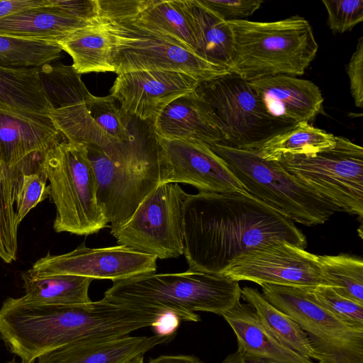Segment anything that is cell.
<instances>
[{
    "label": "cell",
    "mask_w": 363,
    "mask_h": 363,
    "mask_svg": "<svg viewBox=\"0 0 363 363\" xmlns=\"http://www.w3.org/2000/svg\"><path fill=\"white\" fill-rule=\"evenodd\" d=\"M182 213L190 271L221 274L242 254L275 240L306 246L292 220L246 192L188 194Z\"/></svg>",
    "instance_id": "cell-1"
},
{
    "label": "cell",
    "mask_w": 363,
    "mask_h": 363,
    "mask_svg": "<svg viewBox=\"0 0 363 363\" xmlns=\"http://www.w3.org/2000/svg\"><path fill=\"white\" fill-rule=\"evenodd\" d=\"M159 315L147 308L120 305L102 298L82 304L32 303L8 298L0 309V335L23 363L80 340L127 335L153 327Z\"/></svg>",
    "instance_id": "cell-2"
},
{
    "label": "cell",
    "mask_w": 363,
    "mask_h": 363,
    "mask_svg": "<svg viewBox=\"0 0 363 363\" xmlns=\"http://www.w3.org/2000/svg\"><path fill=\"white\" fill-rule=\"evenodd\" d=\"M124 114L127 135L107 147L87 145L97 183L99 203L111 233L130 218L142 201L170 172L154 129V121Z\"/></svg>",
    "instance_id": "cell-3"
},
{
    "label": "cell",
    "mask_w": 363,
    "mask_h": 363,
    "mask_svg": "<svg viewBox=\"0 0 363 363\" xmlns=\"http://www.w3.org/2000/svg\"><path fill=\"white\" fill-rule=\"evenodd\" d=\"M239 281L220 274L187 270L148 274L113 281L104 298L137 308L157 309L181 320L198 322L196 311L223 316L240 301Z\"/></svg>",
    "instance_id": "cell-4"
},
{
    "label": "cell",
    "mask_w": 363,
    "mask_h": 363,
    "mask_svg": "<svg viewBox=\"0 0 363 363\" xmlns=\"http://www.w3.org/2000/svg\"><path fill=\"white\" fill-rule=\"evenodd\" d=\"M234 54L229 69L248 82L276 75H302L318 45L309 22L299 16L270 22H228Z\"/></svg>",
    "instance_id": "cell-5"
},
{
    "label": "cell",
    "mask_w": 363,
    "mask_h": 363,
    "mask_svg": "<svg viewBox=\"0 0 363 363\" xmlns=\"http://www.w3.org/2000/svg\"><path fill=\"white\" fill-rule=\"evenodd\" d=\"M39 166L50 183L57 233L89 235L108 226L98 201V183L86 145L60 141L43 154Z\"/></svg>",
    "instance_id": "cell-6"
},
{
    "label": "cell",
    "mask_w": 363,
    "mask_h": 363,
    "mask_svg": "<svg viewBox=\"0 0 363 363\" xmlns=\"http://www.w3.org/2000/svg\"><path fill=\"white\" fill-rule=\"evenodd\" d=\"M227 164L245 191L293 222L323 224L339 211L335 206L257 151L208 145ZM340 212V211H339Z\"/></svg>",
    "instance_id": "cell-7"
},
{
    "label": "cell",
    "mask_w": 363,
    "mask_h": 363,
    "mask_svg": "<svg viewBox=\"0 0 363 363\" xmlns=\"http://www.w3.org/2000/svg\"><path fill=\"white\" fill-rule=\"evenodd\" d=\"M195 93L220 130L221 145L257 151L295 124L269 113L250 82L228 72L199 82Z\"/></svg>",
    "instance_id": "cell-8"
},
{
    "label": "cell",
    "mask_w": 363,
    "mask_h": 363,
    "mask_svg": "<svg viewBox=\"0 0 363 363\" xmlns=\"http://www.w3.org/2000/svg\"><path fill=\"white\" fill-rule=\"evenodd\" d=\"M277 162L290 174L329 201L340 212L363 217V148L342 136L311 155L281 156Z\"/></svg>",
    "instance_id": "cell-9"
},
{
    "label": "cell",
    "mask_w": 363,
    "mask_h": 363,
    "mask_svg": "<svg viewBox=\"0 0 363 363\" xmlns=\"http://www.w3.org/2000/svg\"><path fill=\"white\" fill-rule=\"evenodd\" d=\"M102 19L111 38L112 63L117 74L150 70L176 72L201 82L229 72L128 20Z\"/></svg>",
    "instance_id": "cell-10"
},
{
    "label": "cell",
    "mask_w": 363,
    "mask_h": 363,
    "mask_svg": "<svg viewBox=\"0 0 363 363\" xmlns=\"http://www.w3.org/2000/svg\"><path fill=\"white\" fill-rule=\"evenodd\" d=\"M261 286L262 296L304 331L319 363H363V328L347 325L313 301L306 288Z\"/></svg>",
    "instance_id": "cell-11"
},
{
    "label": "cell",
    "mask_w": 363,
    "mask_h": 363,
    "mask_svg": "<svg viewBox=\"0 0 363 363\" xmlns=\"http://www.w3.org/2000/svg\"><path fill=\"white\" fill-rule=\"evenodd\" d=\"M187 195L176 183L157 186L128 221L111 233L118 245L162 259L183 255L182 212Z\"/></svg>",
    "instance_id": "cell-12"
},
{
    "label": "cell",
    "mask_w": 363,
    "mask_h": 363,
    "mask_svg": "<svg viewBox=\"0 0 363 363\" xmlns=\"http://www.w3.org/2000/svg\"><path fill=\"white\" fill-rule=\"evenodd\" d=\"M237 281L311 288L323 285L318 255L284 240L247 251L221 274Z\"/></svg>",
    "instance_id": "cell-13"
},
{
    "label": "cell",
    "mask_w": 363,
    "mask_h": 363,
    "mask_svg": "<svg viewBox=\"0 0 363 363\" xmlns=\"http://www.w3.org/2000/svg\"><path fill=\"white\" fill-rule=\"evenodd\" d=\"M157 259L123 245L89 248L82 243L65 254L48 253L26 272L38 277L68 274L113 281L156 273Z\"/></svg>",
    "instance_id": "cell-14"
},
{
    "label": "cell",
    "mask_w": 363,
    "mask_h": 363,
    "mask_svg": "<svg viewBox=\"0 0 363 363\" xmlns=\"http://www.w3.org/2000/svg\"><path fill=\"white\" fill-rule=\"evenodd\" d=\"M198 82L180 72L136 71L118 74L111 95L125 115L140 121H155L176 99L194 91Z\"/></svg>",
    "instance_id": "cell-15"
},
{
    "label": "cell",
    "mask_w": 363,
    "mask_h": 363,
    "mask_svg": "<svg viewBox=\"0 0 363 363\" xmlns=\"http://www.w3.org/2000/svg\"><path fill=\"white\" fill-rule=\"evenodd\" d=\"M60 136L49 116L0 105V163L6 167L38 172Z\"/></svg>",
    "instance_id": "cell-16"
},
{
    "label": "cell",
    "mask_w": 363,
    "mask_h": 363,
    "mask_svg": "<svg viewBox=\"0 0 363 363\" xmlns=\"http://www.w3.org/2000/svg\"><path fill=\"white\" fill-rule=\"evenodd\" d=\"M157 137L170 169L164 183L188 184L199 192H246L225 162L208 145Z\"/></svg>",
    "instance_id": "cell-17"
},
{
    "label": "cell",
    "mask_w": 363,
    "mask_h": 363,
    "mask_svg": "<svg viewBox=\"0 0 363 363\" xmlns=\"http://www.w3.org/2000/svg\"><path fill=\"white\" fill-rule=\"evenodd\" d=\"M249 82L269 113L277 118L311 123L321 112L324 99L311 81L281 74Z\"/></svg>",
    "instance_id": "cell-18"
},
{
    "label": "cell",
    "mask_w": 363,
    "mask_h": 363,
    "mask_svg": "<svg viewBox=\"0 0 363 363\" xmlns=\"http://www.w3.org/2000/svg\"><path fill=\"white\" fill-rule=\"evenodd\" d=\"M174 334L129 335L74 342L41 356L38 363H125L174 339Z\"/></svg>",
    "instance_id": "cell-19"
},
{
    "label": "cell",
    "mask_w": 363,
    "mask_h": 363,
    "mask_svg": "<svg viewBox=\"0 0 363 363\" xmlns=\"http://www.w3.org/2000/svg\"><path fill=\"white\" fill-rule=\"evenodd\" d=\"M223 317L236 336L237 350L245 357L267 363H315L281 344L248 303L240 301Z\"/></svg>",
    "instance_id": "cell-20"
},
{
    "label": "cell",
    "mask_w": 363,
    "mask_h": 363,
    "mask_svg": "<svg viewBox=\"0 0 363 363\" xmlns=\"http://www.w3.org/2000/svg\"><path fill=\"white\" fill-rule=\"evenodd\" d=\"M194 91L176 99L162 110L153 122L155 132L170 140L222 144L220 130Z\"/></svg>",
    "instance_id": "cell-21"
},
{
    "label": "cell",
    "mask_w": 363,
    "mask_h": 363,
    "mask_svg": "<svg viewBox=\"0 0 363 363\" xmlns=\"http://www.w3.org/2000/svg\"><path fill=\"white\" fill-rule=\"evenodd\" d=\"M196 42V54L229 71L234 40L229 23L200 0H179Z\"/></svg>",
    "instance_id": "cell-22"
},
{
    "label": "cell",
    "mask_w": 363,
    "mask_h": 363,
    "mask_svg": "<svg viewBox=\"0 0 363 363\" xmlns=\"http://www.w3.org/2000/svg\"><path fill=\"white\" fill-rule=\"evenodd\" d=\"M65 15L48 4L0 18V35L57 43L89 24Z\"/></svg>",
    "instance_id": "cell-23"
},
{
    "label": "cell",
    "mask_w": 363,
    "mask_h": 363,
    "mask_svg": "<svg viewBox=\"0 0 363 363\" xmlns=\"http://www.w3.org/2000/svg\"><path fill=\"white\" fill-rule=\"evenodd\" d=\"M57 43L71 56L72 67L81 75L115 72L111 38L104 21L99 16Z\"/></svg>",
    "instance_id": "cell-24"
},
{
    "label": "cell",
    "mask_w": 363,
    "mask_h": 363,
    "mask_svg": "<svg viewBox=\"0 0 363 363\" xmlns=\"http://www.w3.org/2000/svg\"><path fill=\"white\" fill-rule=\"evenodd\" d=\"M0 105L50 116L52 107L39 67L0 66Z\"/></svg>",
    "instance_id": "cell-25"
},
{
    "label": "cell",
    "mask_w": 363,
    "mask_h": 363,
    "mask_svg": "<svg viewBox=\"0 0 363 363\" xmlns=\"http://www.w3.org/2000/svg\"><path fill=\"white\" fill-rule=\"evenodd\" d=\"M25 295L32 303L48 305L82 304L91 302L89 289L91 278L68 274L38 277L22 274Z\"/></svg>",
    "instance_id": "cell-26"
},
{
    "label": "cell",
    "mask_w": 363,
    "mask_h": 363,
    "mask_svg": "<svg viewBox=\"0 0 363 363\" xmlns=\"http://www.w3.org/2000/svg\"><path fill=\"white\" fill-rule=\"evenodd\" d=\"M241 297L255 310L262 325L284 345L299 354L318 361V357L299 325L271 304L255 288L241 289Z\"/></svg>",
    "instance_id": "cell-27"
},
{
    "label": "cell",
    "mask_w": 363,
    "mask_h": 363,
    "mask_svg": "<svg viewBox=\"0 0 363 363\" xmlns=\"http://www.w3.org/2000/svg\"><path fill=\"white\" fill-rule=\"evenodd\" d=\"M125 20L196 53V42L179 0H151L140 14Z\"/></svg>",
    "instance_id": "cell-28"
},
{
    "label": "cell",
    "mask_w": 363,
    "mask_h": 363,
    "mask_svg": "<svg viewBox=\"0 0 363 363\" xmlns=\"http://www.w3.org/2000/svg\"><path fill=\"white\" fill-rule=\"evenodd\" d=\"M335 143V135L310 123L300 122L270 138L257 152L267 160L277 161L286 155H315L331 147Z\"/></svg>",
    "instance_id": "cell-29"
},
{
    "label": "cell",
    "mask_w": 363,
    "mask_h": 363,
    "mask_svg": "<svg viewBox=\"0 0 363 363\" xmlns=\"http://www.w3.org/2000/svg\"><path fill=\"white\" fill-rule=\"evenodd\" d=\"M23 169H9L0 163V258L6 263L16 259L18 223L16 201Z\"/></svg>",
    "instance_id": "cell-30"
},
{
    "label": "cell",
    "mask_w": 363,
    "mask_h": 363,
    "mask_svg": "<svg viewBox=\"0 0 363 363\" xmlns=\"http://www.w3.org/2000/svg\"><path fill=\"white\" fill-rule=\"evenodd\" d=\"M50 117L56 129L67 141L101 148L120 141L100 128L89 114L85 102L53 108Z\"/></svg>",
    "instance_id": "cell-31"
},
{
    "label": "cell",
    "mask_w": 363,
    "mask_h": 363,
    "mask_svg": "<svg viewBox=\"0 0 363 363\" xmlns=\"http://www.w3.org/2000/svg\"><path fill=\"white\" fill-rule=\"evenodd\" d=\"M323 285L340 295L363 304V261L346 255H318Z\"/></svg>",
    "instance_id": "cell-32"
},
{
    "label": "cell",
    "mask_w": 363,
    "mask_h": 363,
    "mask_svg": "<svg viewBox=\"0 0 363 363\" xmlns=\"http://www.w3.org/2000/svg\"><path fill=\"white\" fill-rule=\"evenodd\" d=\"M62 50L55 42L0 35V66L40 67L59 59Z\"/></svg>",
    "instance_id": "cell-33"
},
{
    "label": "cell",
    "mask_w": 363,
    "mask_h": 363,
    "mask_svg": "<svg viewBox=\"0 0 363 363\" xmlns=\"http://www.w3.org/2000/svg\"><path fill=\"white\" fill-rule=\"evenodd\" d=\"M308 296L347 325L363 328V304L345 298L331 286L306 288Z\"/></svg>",
    "instance_id": "cell-34"
},
{
    "label": "cell",
    "mask_w": 363,
    "mask_h": 363,
    "mask_svg": "<svg viewBox=\"0 0 363 363\" xmlns=\"http://www.w3.org/2000/svg\"><path fill=\"white\" fill-rule=\"evenodd\" d=\"M85 104L92 118L106 133L120 141L125 139L127 128L124 114L113 96L91 95Z\"/></svg>",
    "instance_id": "cell-35"
},
{
    "label": "cell",
    "mask_w": 363,
    "mask_h": 363,
    "mask_svg": "<svg viewBox=\"0 0 363 363\" xmlns=\"http://www.w3.org/2000/svg\"><path fill=\"white\" fill-rule=\"evenodd\" d=\"M328 13L327 23L332 32L350 31L363 21L362 0H323Z\"/></svg>",
    "instance_id": "cell-36"
},
{
    "label": "cell",
    "mask_w": 363,
    "mask_h": 363,
    "mask_svg": "<svg viewBox=\"0 0 363 363\" xmlns=\"http://www.w3.org/2000/svg\"><path fill=\"white\" fill-rule=\"evenodd\" d=\"M44 174L38 172L23 175L16 201V216L18 224L35 206L49 197V186Z\"/></svg>",
    "instance_id": "cell-37"
},
{
    "label": "cell",
    "mask_w": 363,
    "mask_h": 363,
    "mask_svg": "<svg viewBox=\"0 0 363 363\" xmlns=\"http://www.w3.org/2000/svg\"><path fill=\"white\" fill-rule=\"evenodd\" d=\"M224 21L247 20L263 4L262 0H200Z\"/></svg>",
    "instance_id": "cell-38"
},
{
    "label": "cell",
    "mask_w": 363,
    "mask_h": 363,
    "mask_svg": "<svg viewBox=\"0 0 363 363\" xmlns=\"http://www.w3.org/2000/svg\"><path fill=\"white\" fill-rule=\"evenodd\" d=\"M151 0H98L99 17L107 20L122 21L134 18Z\"/></svg>",
    "instance_id": "cell-39"
},
{
    "label": "cell",
    "mask_w": 363,
    "mask_h": 363,
    "mask_svg": "<svg viewBox=\"0 0 363 363\" xmlns=\"http://www.w3.org/2000/svg\"><path fill=\"white\" fill-rule=\"evenodd\" d=\"M350 89L355 106L363 107V37L361 36L355 50L347 65Z\"/></svg>",
    "instance_id": "cell-40"
},
{
    "label": "cell",
    "mask_w": 363,
    "mask_h": 363,
    "mask_svg": "<svg viewBox=\"0 0 363 363\" xmlns=\"http://www.w3.org/2000/svg\"><path fill=\"white\" fill-rule=\"evenodd\" d=\"M49 4L65 15L86 22L99 16L98 0H49Z\"/></svg>",
    "instance_id": "cell-41"
},
{
    "label": "cell",
    "mask_w": 363,
    "mask_h": 363,
    "mask_svg": "<svg viewBox=\"0 0 363 363\" xmlns=\"http://www.w3.org/2000/svg\"><path fill=\"white\" fill-rule=\"evenodd\" d=\"M48 0H4L0 1V18L24 10L48 5Z\"/></svg>",
    "instance_id": "cell-42"
},
{
    "label": "cell",
    "mask_w": 363,
    "mask_h": 363,
    "mask_svg": "<svg viewBox=\"0 0 363 363\" xmlns=\"http://www.w3.org/2000/svg\"><path fill=\"white\" fill-rule=\"evenodd\" d=\"M148 363H204L193 355H161L152 358Z\"/></svg>",
    "instance_id": "cell-43"
},
{
    "label": "cell",
    "mask_w": 363,
    "mask_h": 363,
    "mask_svg": "<svg viewBox=\"0 0 363 363\" xmlns=\"http://www.w3.org/2000/svg\"><path fill=\"white\" fill-rule=\"evenodd\" d=\"M220 363H267L257 359L247 358L238 350L229 354Z\"/></svg>",
    "instance_id": "cell-44"
},
{
    "label": "cell",
    "mask_w": 363,
    "mask_h": 363,
    "mask_svg": "<svg viewBox=\"0 0 363 363\" xmlns=\"http://www.w3.org/2000/svg\"><path fill=\"white\" fill-rule=\"evenodd\" d=\"M125 363H144V354L138 355Z\"/></svg>",
    "instance_id": "cell-45"
},
{
    "label": "cell",
    "mask_w": 363,
    "mask_h": 363,
    "mask_svg": "<svg viewBox=\"0 0 363 363\" xmlns=\"http://www.w3.org/2000/svg\"><path fill=\"white\" fill-rule=\"evenodd\" d=\"M8 363H18V362H16L14 359L13 361H11ZM21 363H23V362H21Z\"/></svg>",
    "instance_id": "cell-46"
}]
</instances>
